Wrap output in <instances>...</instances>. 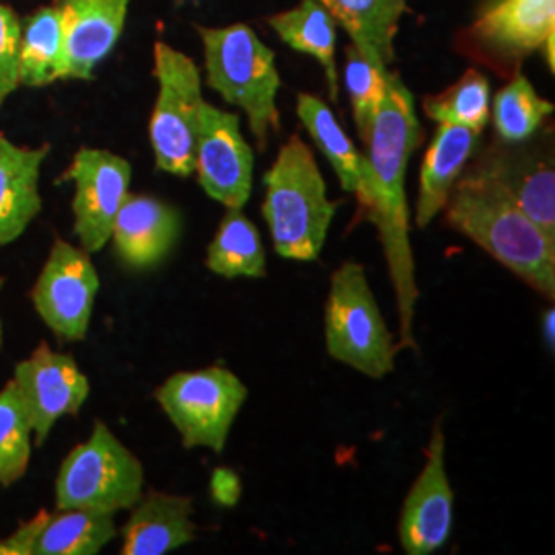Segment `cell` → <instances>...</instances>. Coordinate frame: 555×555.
<instances>
[{"label": "cell", "mask_w": 555, "mask_h": 555, "mask_svg": "<svg viewBox=\"0 0 555 555\" xmlns=\"http://www.w3.org/2000/svg\"><path fill=\"white\" fill-rule=\"evenodd\" d=\"M490 80L477 70H467L453 87L424 100V112L438 124H456L483 132L490 119Z\"/></svg>", "instance_id": "30"}, {"label": "cell", "mask_w": 555, "mask_h": 555, "mask_svg": "<svg viewBox=\"0 0 555 555\" xmlns=\"http://www.w3.org/2000/svg\"><path fill=\"white\" fill-rule=\"evenodd\" d=\"M194 171L202 190L227 208H243L254 190V151L235 114L204 101L199 112Z\"/></svg>", "instance_id": "12"}, {"label": "cell", "mask_w": 555, "mask_h": 555, "mask_svg": "<svg viewBox=\"0 0 555 555\" xmlns=\"http://www.w3.org/2000/svg\"><path fill=\"white\" fill-rule=\"evenodd\" d=\"M447 224L520 278L555 298V238L529 219L494 179L469 169L447 202Z\"/></svg>", "instance_id": "2"}, {"label": "cell", "mask_w": 555, "mask_h": 555, "mask_svg": "<svg viewBox=\"0 0 555 555\" xmlns=\"http://www.w3.org/2000/svg\"><path fill=\"white\" fill-rule=\"evenodd\" d=\"M198 31L208 85L222 100L247 114L259 149H263L268 134L280 128L276 95L282 80L274 52L243 23L199 27Z\"/></svg>", "instance_id": "4"}, {"label": "cell", "mask_w": 555, "mask_h": 555, "mask_svg": "<svg viewBox=\"0 0 555 555\" xmlns=\"http://www.w3.org/2000/svg\"><path fill=\"white\" fill-rule=\"evenodd\" d=\"M155 77L159 95L149 124L157 169L190 178L194 173L196 137L202 112V77L196 62L165 41L155 43Z\"/></svg>", "instance_id": "8"}, {"label": "cell", "mask_w": 555, "mask_h": 555, "mask_svg": "<svg viewBox=\"0 0 555 555\" xmlns=\"http://www.w3.org/2000/svg\"><path fill=\"white\" fill-rule=\"evenodd\" d=\"M552 114L554 103L543 100L533 82L522 75H516L490 105L498 137L508 144H518L535 137L541 124Z\"/></svg>", "instance_id": "28"}, {"label": "cell", "mask_w": 555, "mask_h": 555, "mask_svg": "<svg viewBox=\"0 0 555 555\" xmlns=\"http://www.w3.org/2000/svg\"><path fill=\"white\" fill-rule=\"evenodd\" d=\"M348 31L352 43L375 50L387 64L396 59L393 40L408 0H319Z\"/></svg>", "instance_id": "23"}, {"label": "cell", "mask_w": 555, "mask_h": 555, "mask_svg": "<svg viewBox=\"0 0 555 555\" xmlns=\"http://www.w3.org/2000/svg\"><path fill=\"white\" fill-rule=\"evenodd\" d=\"M389 79L391 73L387 70V62L375 50L360 48L357 43H350L346 48L344 82L350 95L354 124L362 142L369 139L378 107L387 98Z\"/></svg>", "instance_id": "27"}, {"label": "cell", "mask_w": 555, "mask_h": 555, "mask_svg": "<svg viewBox=\"0 0 555 555\" xmlns=\"http://www.w3.org/2000/svg\"><path fill=\"white\" fill-rule=\"evenodd\" d=\"M479 134L456 124H438L420 169L416 224L428 227L444 210L456 181L476 153Z\"/></svg>", "instance_id": "20"}, {"label": "cell", "mask_w": 555, "mask_h": 555, "mask_svg": "<svg viewBox=\"0 0 555 555\" xmlns=\"http://www.w3.org/2000/svg\"><path fill=\"white\" fill-rule=\"evenodd\" d=\"M21 21L17 13L0 2V105L21 85Z\"/></svg>", "instance_id": "31"}, {"label": "cell", "mask_w": 555, "mask_h": 555, "mask_svg": "<svg viewBox=\"0 0 555 555\" xmlns=\"http://www.w3.org/2000/svg\"><path fill=\"white\" fill-rule=\"evenodd\" d=\"M453 488L444 467V435L440 422L426 449V463L410 488L401 516L399 541L408 555H433L451 537L453 529Z\"/></svg>", "instance_id": "13"}, {"label": "cell", "mask_w": 555, "mask_h": 555, "mask_svg": "<svg viewBox=\"0 0 555 555\" xmlns=\"http://www.w3.org/2000/svg\"><path fill=\"white\" fill-rule=\"evenodd\" d=\"M206 266L212 274L229 278H266V251L259 229L241 208H227L219 231L208 245Z\"/></svg>", "instance_id": "24"}, {"label": "cell", "mask_w": 555, "mask_h": 555, "mask_svg": "<svg viewBox=\"0 0 555 555\" xmlns=\"http://www.w3.org/2000/svg\"><path fill=\"white\" fill-rule=\"evenodd\" d=\"M554 309H550L545 315H543V336H545V341L550 344V348L554 350Z\"/></svg>", "instance_id": "34"}, {"label": "cell", "mask_w": 555, "mask_h": 555, "mask_svg": "<svg viewBox=\"0 0 555 555\" xmlns=\"http://www.w3.org/2000/svg\"><path fill=\"white\" fill-rule=\"evenodd\" d=\"M268 25L278 34V38L291 46L295 52L309 54L321 62L330 98L337 101L336 41L337 21L319 0H300V4L268 17Z\"/></svg>", "instance_id": "21"}, {"label": "cell", "mask_w": 555, "mask_h": 555, "mask_svg": "<svg viewBox=\"0 0 555 555\" xmlns=\"http://www.w3.org/2000/svg\"><path fill=\"white\" fill-rule=\"evenodd\" d=\"M261 206L280 258L313 261L321 256L337 206L309 144L291 137L263 176Z\"/></svg>", "instance_id": "3"}, {"label": "cell", "mask_w": 555, "mask_h": 555, "mask_svg": "<svg viewBox=\"0 0 555 555\" xmlns=\"http://www.w3.org/2000/svg\"><path fill=\"white\" fill-rule=\"evenodd\" d=\"M327 354L360 375L385 378L396 369V341L378 309L364 266L346 261L332 276L325 302Z\"/></svg>", "instance_id": "5"}, {"label": "cell", "mask_w": 555, "mask_h": 555, "mask_svg": "<svg viewBox=\"0 0 555 555\" xmlns=\"http://www.w3.org/2000/svg\"><path fill=\"white\" fill-rule=\"evenodd\" d=\"M100 286L91 254L56 237L31 288V305L59 341H82L89 334Z\"/></svg>", "instance_id": "9"}, {"label": "cell", "mask_w": 555, "mask_h": 555, "mask_svg": "<svg viewBox=\"0 0 555 555\" xmlns=\"http://www.w3.org/2000/svg\"><path fill=\"white\" fill-rule=\"evenodd\" d=\"M210 488H212V498H215L219 504L231 506V504H235L238 500V479L237 476H235L233 472H229V469H217V472L212 474Z\"/></svg>", "instance_id": "33"}, {"label": "cell", "mask_w": 555, "mask_h": 555, "mask_svg": "<svg viewBox=\"0 0 555 555\" xmlns=\"http://www.w3.org/2000/svg\"><path fill=\"white\" fill-rule=\"evenodd\" d=\"M48 515H50L48 511H40L34 518L20 522L11 535L0 541V555H34Z\"/></svg>", "instance_id": "32"}, {"label": "cell", "mask_w": 555, "mask_h": 555, "mask_svg": "<svg viewBox=\"0 0 555 555\" xmlns=\"http://www.w3.org/2000/svg\"><path fill=\"white\" fill-rule=\"evenodd\" d=\"M469 38L498 59L545 52L555 68V0H498L469 29Z\"/></svg>", "instance_id": "15"}, {"label": "cell", "mask_w": 555, "mask_h": 555, "mask_svg": "<svg viewBox=\"0 0 555 555\" xmlns=\"http://www.w3.org/2000/svg\"><path fill=\"white\" fill-rule=\"evenodd\" d=\"M2 284H4V278L0 276V291H2ZM2 339L4 334H2V319H0V348H2Z\"/></svg>", "instance_id": "35"}, {"label": "cell", "mask_w": 555, "mask_h": 555, "mask_svg": "<svg viewBox=\"0 0 555 555\" xmlns=\"http://www.w3.org/2000/svg\"><path fill=\"white\" fill-rule=\"evenodd\" d=\"M13 380L34 430V444L43 447L60 417L77 416L91 393L89 377L73 354L56 352L46 341L15 364Z\"/></svg>", "instance_id": "11"}, {"label": "cell", "mask_w": 555, "mask_h": 555, "mask_svg": "<svg viewBox=\"0 0 555 555\" xmlns=\"http://www.w3.org/2000/svg\"><path fill=\"white\" fill-rule=\"evenodd\" d=\"M494 179L502 192L555 238V171L552 151L492 146L472 167Z\"/></svg>", "instance_id": "16"}, {"label": "cell", "mask_w": 555, "mask_h": 555, "mask_svg": "<svg viewBox=\"0 0 555 555\" xmlns=\"http://www.w3.org/2000/svg\"><path fill=\"white\" fill-rule=\"evenodd\" d=\"M194 502L190 496L159 490L142 492L119 529L121 555H165L192 543L198 527L192 520Z\"/></svg>", "instance_id": "18"}, {"label": "cell", "mask_w": 555, "mask_h": 555, "mask_svg": "<svg viewBox=\"0 0 555 555\" xmlns=\"http://www.w3.org/2000/svg\"><path fill=\"white\" fill-rule=\"evenodd\" d=\"M297 114L313 142L318 144L319 151L334 167L339 185L360 198L364 192L366 160L364 155L358 153L350 137L344 132L330 105L311 93H300Z\"/></svg>", "instance_id": "22"}, {"label": "cell", "mask_w": 555, "mask_h": 555, "mask_svg": "<svg viewBox=\"0 0 555 555\" xmlns=\"http://www.w3.org/2000/svg\"><path fill=\"white\" fill-rule=\"evenodd\" d=\"M62 25L60 80L93 79L124 31L130 0H54Z\"/></svg>", "instance_id": "14"}, {"label": "cell", "mask_w": 555, "mask_h": 555, "mask_svg": "<svg viewBox=\"0 0 555 555\" xmlns=\"http://www.w3.org/2000/svg\"><path fill=\"white\" fill-rule=\"evenodd\" d=\"M75 183V235L87 254L101 251L109 238L114 220L130 194V163L105 149H80L62 173Z\"/></svg>", "instance_id": "10"}, {"label": "cell", "mask_w": 555, "mask_h": 555, "mask_svg": "<svg viewBox=\"0 0 555 555\" xmlns=\"http://www.w3.org/2000/svg\"><path fill=\"white\" fill-rule=\"evenodd\" d=\"M422 126L410 89L391 73L387 98L380 103L366 139V178L358 198L364 219L377 227L389 276L393 282L399 311V346L416 348L414 318L420 293L416 263L410 245V210L405 196V173L422 142Z\"/></svg>", "instance_id": "1"}, {"label": "cell", "mask_w": 555, "mask_h": 555, "mask_svg": "<svg viewBox=\"0 0 555 555\" xmlns=\"http://www.w3.org/2000/svg\"><path fill=\"white\" fill-rule=\"evenodd\" d=\"M62 64V25L59 9L43 7L21 27V85L43 87L60 80Z\"/></svg>", "instance_id": "26"}, {"label": "cell", "mask_w": 555, "mask_h": 555, "mask_svg": "<svg viewBox=\"0 0 555 555\" xmlns=\"http://www.w3.org/2000/svg\"><path fill=\"white\" fill-rule=\"evenodd\" d=\"M118 535L114 516L56 508L48 515L34 555H98Z\"/></svg>", "instance_id": "25"}, {"label": "cell", "mask_w": 555, "mask_h": 555, "mask_svg": "<svg viewBox=\"0 0 555 555\" xmlns=\"http://www.w3.org/2000/svg\"><path fill=\"white\" fill-rule=\"evenodd\" d=\"M155 399L176 426L183 449L204 447L222 453L247 387L224 364H212L171 375L155 389Z\"/></svg>", "instance_id": "7"}, {"label": "cell", "mask_w": 555, "mask_h": 555, "mask_svg": "<svg viewBox=\"0 0 555 555\" xmlns=\"http://www.w3.org/2000/svg\"><path fill=\"white\" fill-rule=\"evenodd\" d=\"M50 144L20 146L0 132V245H9L40 217L41 165Z\"/></svg>", "instance_id": "19"}, {"label": "cell", "mask_w": 555, "mask_h": 555, "mask_svg": "<svg viewBox=\"0 0 555 555\" xmlns=\"http://www.w3.org/2000/svg\"><path fill=\"white\" fill-rule=\"evenodd\" d=\"M56 508L114 516L130 511L144 492L139 456L105 422L95 420L91 437L64 456L56 476Z\"/></svg>", "instance_id": "6"}, {"label": "cell", "mask_w": 555, "mask_h": 555, "mask_svg": "<svg viewBox=\"0 0 555 555\" xmlns=\"http://www.w3.org/2000/svg\"><path fill=\"white\" fill-rule=\"evenodd\" d=\"M31 422L23 405L15 380L0 389V486L11 488L21 481L31 459Z\"/></svg>", "instance_id": "29"}, {"label": "cell", "mask_w": 555, "mask_h": 555, "mask_svg": "<svg viewBox=\"0 0 555 555\" xmlns=\"http://www.w3.org/2000/svg\"><path fill=\"white\" fill-rule=\"evenodd\" d=\"M181 237L178 208L155 196L128 194L112 229L119 261L132 270H153L173 251Z\"/></svg>", "instance_id": "17"}]
</instances>
